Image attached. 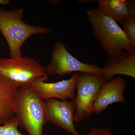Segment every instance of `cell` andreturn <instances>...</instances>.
<instances>
[{"mask_svg":"<svg viewBox=\"0 0 135 135\" xmlns=\"http://www.w3.org/2000/svg\"><path fill=\"white\" fill-rule=\"evenodd\" d=\"M45 74L44 67L34 59L23 56L0 58V74L19 88L29 86Z\"/></svg>","mask_w":135,"mask_h":135,"instance_id":"5b68a950","label":"cell"},{"mask_svg":"<svg viewBox=\"0 0 135 135\" xmlns=\"http://www.w3.org/2000/svg\"><path fill=\"white\" fill-rule=\"evenodd\" d=\"M46 80L49 76L58 74L61 76L71 74L75 72L90 73L101 75V68L95 64L83 63L71 54L62 41L55 44L50 63L44 66Z\"/></svg>","mask_w":135,"mask_h":135,"instance_id":"8992f818","label":"cell"},{"mask_svg":"<svg viewBox=\"0 0 135 135\" xmlns=\"http://www.w3.org/2000/svg\"><path fill=\"white\" fill-rule=\"evenodd\" d=\"M19 87L0 74V125L15 115Z\"/></svg>","mask_w":135,"mask_h":135,"instance_id":"8fae6325","label":"cell"},{"mask_svg":"<svg viewBox=\"0 0 135 135\" xmlns=\"http://www.w3.org/2000/svg\"><path fill=\"white\" fill-rule=\"evenodd\" d=\"M123 32L133 48H135V16L131 17L122 23Z\"/></svg>","mask_w":135,"mask_h":135,"instance_id":"5bb4252c","label":"cell"},{"mask_svg":"<svg viewBox=\"0 0 135 135\" xmlns=\"http://www.w3.org/2000/svg\"><path fill=\"white\" fill-rule=\"evenodd\" d=\"M18 126L16 118L13 116L3 125H0V135H25L18 131Z\"/></svg>","mask_w":135,"mask_h":135,"instance_id":"4fadbf2b","label":"cell"},{"mask_svg":"<svg viewBox=\"0 0 135 135\" xmlns=\"http://www.w3.org/2000/svg\"><path fill=\"white\" fill-rule=\"evenodd\" d=\"M23 18V9L11 10L0 9V32L7 42L10 58L22 56L21 47L30 36L53 31L47 27L27 24L24 22Z\"/></svg>","mask_w":135,"mask_h":135,"instance_id":"7a4b0ae2","label":"cell"},{"mask_svg":"<svg viewBox=\"0 0 135 135\" xmlns=\"http://www.w3.org/2000/svg\"><path fill=\"white\" fill-rule=\"evenodd\" d=\"M78 74L74 73L70 79L55 83H45L47 80L42 77L35 80L29 87L43 100L55 98L66 101L75 97V83Z\"/></svg>","mask_w":135,"mask_h":135,"instance_id":"ba28073f","label":"cell"},{"mask_svg":"<svg viewBox=\"0 0 135 135\" xmlns=\"http://www.w3.org/2000/svg\"><path fill=\"white\" fill-rule=\"evenodd\" d=\"M118 75L135 78V50L116 54L101 68L100 76L107 81Z\"/></svg>","mask_w":135,"mask_h":135,"instance_id":"30bf717a","label":"cell"},{"mask_svg":"<svg viewBox=\"0 0 135 135\" xmlns=\"http://www.w3.org/2000/svg\"><path fill=\"white\" fill-rule=\"evenodd\" d=\"M9 0H0V5H7L9 3Z\"/></svg>","mask_w":135,"mask_h":135,"instance_id":"e0dca14e","label":"cell"},{"mask_svg":"<svg viewBox=\"0 0 135 135\" xmlns=\"http://www.w3.org/2000/svg\"><path fill=\"white\" fill-rule=\"evenodd\" d=\"M107 81L100 75L81 73L75 81L77 95L75 100L76 109L74 116L75 122H80L92 116L94 102L101 86Z\"/></svg>","mask_w":135,"mask_h":135,"instance_id":"277c9868","label":"cell"},{"mask_svg":"<svg viewBox=\"0 0 135 135\" xmlns=\"http://www.w3.org/2000/svg\"><path fill=\"white\" fill-rule=\"evenodd\" d=\"M96 135H116L112 134L111 131L107 128H97Z\"/></svg>","mask_w":135,"mask_h":135,"instance_id":"9a60e30c","label":"cell"},{"mask_svg":"<svg viewBox=\"0 0 135 135\" xmlns=\"http://www.w3.org/2000/svg\"><path fill=\"white\" fill-rule=\"evenodd\" d=\"M97 128L94 127L92 128L89 133H87L85 135H96Z\"/></svg>","mask_w":135,"mask_h":135,"instance_id":"2e32d148","label":"cell"},{"mask_svg":"<svg viewBox=\"0 0 135 135\" xmlns=\"http://www.w3.org/2000/svg\"><path fill=\"white\" fill-rule=\"evenodd\" d=\"M47 122L73 135H80L74 126L76 109L75 100L60 101L51 98L45 100Z\"/></svg>","mask_w":135,"mask_h":135,"instance_id":"52a82bcc","label":"cell"},{"mask_svg":"<svg viewBox=\"0 0 135 135\" xmlns=\"http://www.w3.org/2000/svg\"><path fill=\"white\" fill-rule=\"evenodd\" d=\"M98 9L116 22L122 23L135 16L134 2L128 0H98Z\"/></svg>","mask_w":135,"mask_h":135,"instance_id":"7c38bea8","label":"cell"},{"mask_svg":"<svg viewBox=\"0 0 135 135\" xmlns=\"http://www.w3.org/2000/svg\"><path fill=\"white\" fill-rule=\"evenodd\" d=\"M126 80L117 77L105 81L101 86L94 102L93 112H103L110 105L114 103H126L123 93L127 85Z\"/></svg>","mask_w":135,"mask_h":135,"instance_id":"9c48e42d","label":"cell"},{"mask_svg":"<svg viewBox=\"0 0 135 135\" xmlns=\"http://www.w3.org/2000/svg\"><path fill=\"white\" fill-rule=\"evenodd\" d=\"M95 38L108 55L109 58L126 51L135 50L129 41L123 29L117 22L98 9H91L86 12Z\"/></svg>","mask_w":135,"mask_h":135,"instance_id":"6da1fadb","label":"cell"},{"mask_svg":"<svg viewBox=\"0 0 135 135\" xmlns=\"http://www.w3.org/2000/svg\"><path fill=\"white\" fill-rule=\"evenodd\" d=\"M15 115L19 126L29 135H42L47 122L45 101L30 87L18 89Z\"/></svg>","mask_w":135,"mask_h":135,"instance_id":"3957f363","label":"cell"}]
</instances>
